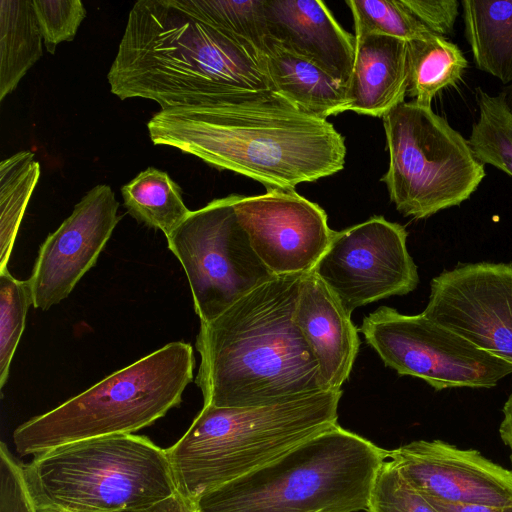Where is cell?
<instances>
[{
	"instance_id": "8992f818",
	"label": "cell",
	"mask_w": 512,
	"mask_h": 512,
	"mask_svg": "<svg viewBox=\"0 0 512 512\" xmlns=\"http://www.w3.org/2000/svg\"><path fill=\"white\" fill-rule=\"evenodd\" d=\"M23 475L38 512H114L178 491L167 450L135 434L53 448L23 465Z\"/></svg>"
},
{
	"instance_id": "484cf974",
	"label": "cell",
	"mask_w": 512,
	"mask_h": 512,
	"mask_svg": "<svg viewBox=\"0 0 512 512\" xmlns=\"http://www.w3.org/2000/svg\"><path fill=\"white\" fill-rule=\"evenodd\" d=\"M183 3L227 33L241 44L259 54L269 38L266 0H182Z\"/></svg>"
},
{
	"instance_id": "603a6c76",
	"label": "cell",
	"mask_w": 512,
	"mask_h": 512,
	"mask_svg": "<svg viewBox=\"0 0 512 512\" xmlns=\"http://www.w3.org/2000/svg\"><path fill=\"white\" fill-rule=\"evenodd\" d=\"M121 194L127 211L145 225L167 237L190 214L179 185L168 173L154 167L140 172L123 185Z\"/></svg>"
},
{
	"instance_id": "9c48e42d",
	"label": "cell",
	"mask_w": 512,
	"mask_h": 512,
	"mask_svg": "<svg viewBox=\"0 0 512 512\" xmlns=\"http://www.w3.org/2000/svg\"><path fill=\"white\" fill-rule=\"evenodd\" d=\"M235 195L191 211L167 237L187 276L200 322H209L274 275L240 225Z\"/></svg>"
},
{
	"instance_id": "d6a6232c",
	"label": "cell",
	"mask_w": 512,
	"mask_h": 512,
	"mask_svg": "<svg viewBox=\"0 0 512 512\" xmlns=\"http://www.w3.org/2000/svg\"><path fill=\"white\" fill-rule=\"evenodd\" d=\"M196 504L179 491L150 505L114 512H196Z\"/></svg>"
},
{
	"instance_id": "4dcf8cb0",
	"label": "cell",
	"mask_w": 512,
	"mask_h": 512,
	"mask_svg": "<svg viewBox=\"0 0 512 512\" xmlns=\"http://www.w3.org/2000/svg\"><path fill=\"white\" fill-rule=\"evenodd\" d=\"M0 512H38L23 475V465L0 444Z\"/></svg>"
},
{
	"instance_id": "f546056e",
	"label": "cell",
	"mask_w": 512,
	"mask_h": 512,
	"mask_svg": "<svg viewBox=\"0 0 512 512\" xmlns=\"http://www.w3.org/2000/svg\"><path fill=\"white\" fill-rule=\"evenodd\" d=\"M44 45L51 54L57 45L70 42L86 17L80 0H32Z\"/></svg>"
},
{
	"instance_id": "4fadbf2b",
	"label": "cell",
	"mask_w": 512,
	"mask_h": 512,
	"mask_svg": "<svg viewBox=\"0 0 512 512\" xmlns=\"http://www.w3.org/2000/svg\"><path fill=\"white\" fill-rule=\"evenodd\" d=\"M234 208L253 250L274 276L312 271L334 234L325 211L294 189L235 195Z\"/></svg>"
},
{
	"instance_id": "ac0fdd59",
	"label": "cell",
	"mask_w": 512,
	"mask_h": 512,
	"mask_svg": "<svg viewBox=\"0 0 512 512\" xmlns=\"http://www.w3.org/2000/svg\"><path fill=\"white\" fill-rule=\"evenodd\" d=\"M347 111L384 117L404 102L409 84L407 42L381 35L355 36Z\"/></svg>"
},
{
	"instance_id": "e575fe53",
	"label": "cell",
	"mask_w": 512,
	"mask_h": 512,
	"mask_svg": "<svg viewBox=\"0 0 512 512\" xmlns=\"http://www.w3.org/2000/svg\"><path fill=\"white\" fill-rule=\"evenodd\" d=\"M502 412L503 418L499 426V434L501 440L510 451V462L512 466V391L504 403Z\"/></svg>"
},
{
	"instance_id": "44dd1931",
	"label": "cell",
	"mask_w": 512,
	"mask_h": 512,
	"mask_svg": "<svg viewBox=\"0 0 512 512\" xmlns=\"http://www.w3.org/2000/svg\"><path fill=\"white\" fill-rule=\"evenodd\" d=\"M42 41L31 0L0 1V101L41 58Z\"/></svg>"
},
{
	"instance_id": "d6986e66",
	"label": "cell",
	"mask_w": 512,
	"mask_h": 512,
	"mask_svg": "<svg viewBox=\"0 0 512 512\" xmlns=\"http://www.w3.org/2000/svg\"><path fill=\"white\" fill-rule=\"evenodd\" d=\"M271 89L308 116L326 120L347 111V85L268 38L260 54Z\"/></svg>"
},
{
	"instance_id": "cb8c5ba5",
	"label": "cell",
	"mask_w": 512,
	"mask_h": 512,
	"mask_svg": "<svg viewBox=\"0 0 512 512\" xmlns=\"http://www.w3.org/2000/svg\"><path fill=\"white\" fill-rule=\"evenodd\" d=\"M40 172L30 151L17 152L0 163V270L7 267Z\"/></svg>"
},
{
	"instance_id": "d590c367",
	"label": "cell",
	"mask_w": 512,
	"mask_h": 512,
	"mask_svg": "<svg viewBox=\"0 0 512 512\" xmlns=\"http://www.w3.org/2000/svg\"><path fill=\"white\" fill-rule=\"evenodd\" d=\"M505 95L508 106L512 110V84H510L504 91H502Z\"/></svg>"
},
{
	"instance_id": "ffe728a7",
	"label": "cell",
	"mask_w": 512,
	"mask_h": 512,
	"mask_svg": "<svg viewBox=\"0 0 512 512\" xmlns=\"http://www.w3.org/2000/svg\"><path fill=\"white\" fill-rule=\"evenodd\" d=\"M465 37L475 66L512 82V0H462Z\"/></svg>"
},
{
	"instance_id": "30bf717a",
	"label": "cell",
	"mask_w": 512,
	"mask_h": 512,
	"mask_svg": "<svg viewBox=\"0 0 512 512\" xmlns=\"http://www.w3.org/2000/svg\"><path fill=\"white\" fill-rule=\"evenodd\" d=\"M359 331L385 366L418 377L435 390L492 388L512 366L479 349L425 315L381 306L364 317Z\"/></svg>"
},
{
	"instance_id": "3957f363",
	"label": "cell",
	"mask_w": 512,
	"mask_h": 512,
	"mask_svg": "<svg viewBox=\"0 0 512 512\" xmlns=\"http://www.w3.org/2000/svg\"><path fill=\"white\" fill-rule=\"evenodd\" d=\"M147 128L154 145L176 148L267 188L293 190L345 164L344 138L334 126L277 94L242 105L160 110Z\"/></svg>"
},
{
	"instance_id": "ba28073f",
	"label": "cell",
	"mask_w": 512,
	"mask_h": 512,
	"mask_svg": "<svg viewBox=\"0 0 512 512\" xmlns=\"http://www.w3.org/2000/svg\"><path fill=\"white\" fill-rule=\"evenodd\" d=\"M382 119L389 165L381 181L402 215L425 219L459 206L482 183L485 165L468 139L431 107L404 101Z\"/></svg>"
},
{
	"instance_id": "d4e9b609",
	"label": "cell",
	"mask_w": 512,
	"mask_h": 512,
	"mask_svg": "<svg viewBox=\"0 0 512 512\" xmlns=\"http://www.w3.org/2000/svg\"><path fill=\"white\" fill-rule=\"evenodd\" d=\"M478 116L468 137L470 148L483 165L512 177V110L503 92L491 94L477 87Z\"/></svg>"
},
{
	"instance_id": "7a4b0ae2",
	"label": "cell",
	"mask_w": 512,
	"mask_h": 512,
	"mask_svg": "<svg viewBox=\"0 0 512 512\" xmlns=\"http://www.w3.org/2000/svg\"><path fill=\"white\" fill-rule=\"evenodd\" d=\"M303 276H274L201 322L195 382L204 405L267 406L326 391L293 318Z\"/></svg>"
},
{
	"instance_id": "4316f807",
	"label": "cell",
	"mask_w": 512,
	"mask_h": 512,
	"mask_svg": "<svg viewBox=\"0 0 512 512\" xmlns=\"http://www.w3.org/2000/svg\"><path fill=\"white\" fill-rule=\"evenodd\" d=\"M355 36L381 35L405 42L432 35L401 0H349Z\"/></svg>"
},
{
	"instance_id": "7c38bea8",
	"label": "cell",
	"mask_w": 512,
	"mask_h": 512,
	"mask_svg": "<svg viewBox=\"0 0 512 512\" xmlns=\"http://www.w3.org/2000/svg\"><path fill=\"white\" fill-rule=\"evenodd\" d=\"M422 314L512 366V264L443 271L431 280Z\"/></svg>"
},
{
	"instance_id": "1f68e13d",
	"label": "cell",
	"mask_w": 512,
	"mask_h": 512,
	"mask_svg": "<svg viewBox=\"0 0 512 512\" xmlns=\"http://www.w3.org/2000/svg\"><path fill=\"white\" fill-rule=\"evenodd\" d=\"M403 6L433 34L453 33L459 15L457 0H401Z\"/></svg>"
},
{
	"instance_id": "277c9868",
	"label": "cell",
	"mask_w": 512,
	"mask_h": 512,
	"mask_svg": "<svg viewBox=\"0 0 512 512\" xmlns=\"http://www.w3.org/2000/svg\"><path fill=\"white\" fill-rule=\"evenodd\" d=\"M388 450L338 423L201 496V512H366Z\"/></svg>"
},
{
	"instance_id": "836d02e7",
	"label": "cell",
	"mask_w": 512,
	"mask_h": 512,
	"mask_svg": "<svg viewBox=\"0 0 512 512\" xmlns=\"http://www.w3.org/2000/svg\"><path fill=\"white\" fill-rule=\"evenodd\" d=\"M425 499V498H424ZM437 512H512L509 506L457 505L425 499Z\"/></svg>"
},
{
	"instance_id": "e0dca14e",
	"label": "cell",
	"mask_w": 512,
	"mask_h": 512,
	"mask_svg": "<svg viewBox=\"0 0 512 512\" xmlns=\"http://www.w3.org/2000/svg\"><path fill=\"white\" fill-rule=\"evenodd\" d=\"M293 318L317 360L324 389L341 390L359 351L358 330L313 270L302 278Z\"/></svg>"
},
{
	"instance_id": "f1b7e54d",
	"label": "cell",
	"mask_w": 512,
	"mask_h": 512,
	"mask_svg": "<svg viewBox=\"0 0 512 512\" xmlns=\"http://www.w3.org/2000/svg\"><path fill=\"white\" fill-rule=\"evenodd\" d=\"M366 512H437L402 477L395 465L386 460L382 465Z\"/></svg>"
},
{
	"instance_id": "83f0119b",
	"label": "cell",
	"mask_w": 512,
	"mask_h": 512,
	"mask_svg": "<svg viewBox=\"0 0 512 512\" xmlns=\"http://www.w3.org/2000/svg\"><path fill=\"white\" fill-rule=\"evenodd\" d=\"M30 305L33 295L29 280L14 278L7 267L0 270V389L8 379Z\"/></svg>"
},
{
	"instance_id": "8fae6325",
	"label": "cell",
	"mask_w": 512,
	"mask_h": 512,
	"mask_svg": "<svg viewBox=\"0 0 512 512\" xmlns=\"http://www.w3.org/2000/svg\"><path fill=\"white\" fill-rule=\"evenodd\" d=\"M406 241L405 227L373 216L334 231L313 271L351 314L361 306L415 290L419 276Z\"/></svg>"
},
{
	"instance_id": "7402d4cb",
	"label": "cell",
	"mask_w": 512,
	"mask_h": 512,
	"mask_svg": "<svg viewBox=\"0 0 512 512\" xmlns=\"http://www.w3.org/2000/svg\"><path fill=\"white\" fill-rule=\"evenodd\" d=\"M407 47V94L413 102L431 107L438 93L461 80L468 61L458 45L436 34L409 41Z\"/></svg>"
},
{
	"instance_id": "6da1fadb",
	"label": "cell",
	"mask_w": 512,
	"mask_h": 512,
	"mask_svg": "<svg viewBox=\"0 0 512 512\" xmlns=\"http://www.w3.org/2000/svg\"><path fill=\"white\" fill-rule=\"evenodd\" d=\"M121 100L161 110L242 105L272 91L261 57L182 0H139L131 8L107 74Z\"/></svg>"
},
{
	"instance_id": "8d00e7d4",
	"label": "cell",
	"mask_w": 512,
	"mask_h": 512,
	"mask_svg": "<svg viewBox=\"0 0 512 512\" xmlns=\"http://www.w3.org/2000/svg\"><path fill=\"white\" fill-rule=\"evenodd\" d=\"M196 512H201V511H199V510L197 509V510H196Z\"/></svg>"
},
{
	"instance_id": "52a82bcc",
	"label": "cell",
	"mask_w": 512,
	"mask_h": 512,
	"mask_svg": "<svg viewBox=\"0 0 512 512\" xmlns=\"http://www.w3.org/2000/svg\"><path fill=\"white\" fill-rule=\"evenodd\" d=\"M192 346L171 342L18 426L16 451L38 455L91 438L133 434L179 406L193 380Z\"/></svg>"
},
{
	"instance_id": "5bb4252c",
	"label": "cell",
	"mask_w": 512,
	"mask_h": 512,
	"mask_svg": "<svg viewBox=\"0 0 512 512\" xmlns=\"http://www.w3.org/2000/svg\"><path fill=\"white\" fill-rule=\"evenodd\" d=\"M112 188L98 184L39 248L28 279L33 306L48 310L64 300L95 265L121 217Z\"/></svg>"
},
{
	"instance_id": "9a60e30c",
	"label": "cell",
	"mask_w": 512,
	"mask_h": 512,
	"mask_svg": "<svg viewBox=\"0 0 512 512\" xmlns=\"http://www.w3.org/2000/svg\"><path fill=\"white\" fill-rule=\"evenodd\" d=\"M387 459L425 499L457 505H512V471L477 450L442 440H416L388 450Z\"/></svg>"
},
{
	"instance_id": "5b68a950",
	"label": "cell",
	"mask_w": 512,
	"mask_h": 512,
	"mask_svg": "<svg viewBox=\"0 0 512 512\" xmlns=\"http://www.w3.org/2000/svg\"><path fill=\"white\" fill-rule=\"evenodd\" d=\"M342 390L256 407L204 405L167 450L177 490L194 503L337 424Z\"/></svg>"
},
{
	"instance_id": "2e32d148",
	"label": "cell",
	"mask_w": 512,
	"mask_h": 512,
	"mask_svg": "<svg viewBox=\"0 0 512 512\" xmlns=\"http://www.w3.org/2000/svg\"><path fill=\"white\" fill-rule=\"evenodd\" d=\"M266 17L270 39L348 86L355 37L338 24L324 2L266 0Z\"/></svg>"
}]
</instances>
